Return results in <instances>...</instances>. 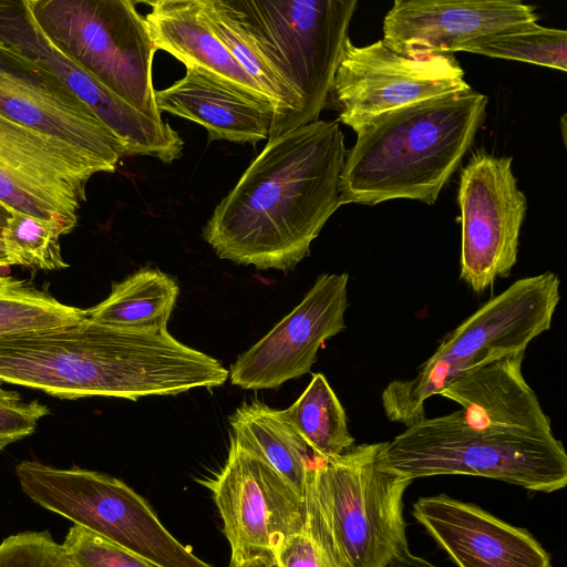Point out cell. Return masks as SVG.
Here are the masks:
<instances>
[{"label": "cell", "mask_w": 567, "mask_h": 567, "mask_svg": "<svg viewBox=\"0 0 567 567\" xmlns=\"http://www.w3.org/2000/svg\"><path fill=\"white\" fill-rule=\"evenodd\" d=\"M85 309L60 302L50 293L0 274V336L78 322Z\"/></svg>", "instance_id": "obj_25"}, {"label": "cell", "mask_w": 567, "mask_h": 567, "mask_svg": "<svg viewBox=\"0 0 567 567\" xmlns=\"http://www.w3.org/2000/svg\"><path fill=\"white\" fill-rule=\"evenodd\" d=\"M460 279L475 293L507 277L517 261L527 199L512 171V157L484 151L462 168Z\"/></svg>", "instance_id": "obj_12"}, {"label": "cell", "mask_w": 567, "mask_h": 567, "mask_svg": "<svg viewBox=\"0 0 567 567\" xmlns=\"http://www.w3.org/2000/svg\"><path fill=\"white\" fill-rule=\"evenodd\" d=\"M179 292L176 280L156 269L141 268L113 282L110 295L86 309L101 324L131 330H164Z\"/></svg>", "instance_id": "obj_23"}, {"label": "cell", "mask_w": 567, "mask_h": 567, "mask_svg": "<svg viewBox=\"0 0 567 567\" xmlns=\"http://www.w3.org/2000/svg\"><path fill=\"white\" fill-rule=\"evenodd\" d=\"M62 546L72 567H157L78 525L69 529Z\"/></svg>", "instance_id": "obj_28"}, {"label": "cell", "mask_w": 567, "mask_h": 567, "mask_svg": "<svg viewBox=\"0 0 567 567\" xmlns=\"http://www.w3.org/2000/svg\"><path fill=\"white\" fill-rule=\"evenodd\" d=\"M412 514L458 567H553L529 532L476 505L440 494L419 498Z\"/></svg>", "instance_id": "obj_18"}, {"label": "cell", "mask_w": 567, "mask_h": 567, "mask_svg": "<svg viewBox=\"0 0 567 567\" xmlns=\"http://www.w3.org/2000/svg\"><path fill=\"white\" fill-rule=\"evenodd\" d=\"M488 97L472 87L386 112L357 132L340 174L343 204H435L482 125Z\"/></svg>", "instance_id": "obj_3"}, {"label": "cell", "mask_w": 567, "mask_h": 567, "mask_svg": "<svg viewBox=\"0 0 567 567\" xmlns=\"http://www.w3.org/2000/svg\"><path fill=\"white\" fill-rule=\"evenodd\" d=\"M45 37L135 109L163 121L152 78L156 52L144 17L130 0H27Z\"/></svg>", "instance_id": "obj_7"}, {"label": "cell", "mask_w": 567, "mask_h": 567, "mask_svg": "<svg viewBox=\"0 0 567 567\" xmlns=\"http://www.w3.org/2000/svg\"><path fill=\"white\" fill-rule=\"evenodd\" d=\"M0 567H72L49 532H22L0 543Z\"/></svg>", "instance_id": "obj_29"}, {"label": "cell", "mask_w": 567, "mask_h": 567, "mask_svg": "<svg viewBox=\"0 0 567 567\" xmlns=\"http://www.w3.org/2000/svg\"><path fill=\"white\" fill-rule=\"evenodd\" d=\"M384 442L316 460L305 489V530L328 567H386L408 546L403 495L412 481L383 462Z\"/></svg>", "instance_id": "obj_4"}, {"label": "cell", "mask_w": 567, "mask_h": 567, "mask_svg": "<svg viewBox=\"0 0 567 567\" xmlns=\"http://www.w3.org/2000/svg\"><path fill=\"white\" fill-rule=\"evenodd\" d=\"M69 231L60 224L20 212H11L1 233L10 266L31 269L61 270L68 268L61 252L60 237Z\"/></svg>", "instance_id": "obj_27"}, {"label": "cell", "mask_w": 567, "mask_h": 567, "mask_svg": "<svg viewBox=\"0 0 567 567\" xmlns=\"http://www.w3.org/2000/svg\"><path fill=\"white\" fill-rule=\"evenodd\" d=\"M9 260L4 250L3 241L0 237V268L2 267H9Z\"/></svg>", "instance_id": "obj_35"}, {"label": "cell", "mask_w": 567, "mask_h": 567, "mask_svg": "<svg viewBox=\"0 0 567 567\" xmlns=\"http://www.w3.org/2000/svg\"><path fill=\"white\" fill-rule=\"evenodd\" d=\"M227 378L217 359L182 343L167 329H121L86 317L0 336V381L59 399L136 401L217 388Z\"/></svg>", "instance_id": "obj_2"}, {"label": "cell", "mask_w": 567, "mask_h": 567, "mask_svg": "<svg viewBox=\"0 0 567 567\" xmlns=\"http://www.w3.org/2000/svg\"><path fill=\"white\" fill-rule=\"evenodd\" d=\"M346 155L338 121L318 120L268 140L215 207L203 238L238 265L293 268L341 206Z\"/></svg>", "instance_id": "obj_1"}, {"label": "cell", "mask_w": 567, "mask_h": 567, "mask_svg": "<svg viewBox=\"0 0 567 567\" xmlns=\"http://www.w3.org/2000/svg\"><path fill=\"white\" fill-rule=\"evenodd\" d=\"M349 275L321 274L301 302L230 365L231 384L276 389L310 372L326 340L346 328Z\"/></svg>", "instance_id": "obj_16"}, {"label": "cell", "mask_w": 567, "mask_h": 567, "mask_svg": "<svg viewBox=\"0 0 567 567\" xmlns=\"http://www.w3.org/2000/svg\"><path fill=\"white\" fill-rule=\"evenodd\" d=\"M551 271L520 278L465 319L408 380L390 382L381 393L386 417L406 427L425 419L424 403L455 379L517 352L550 329L560 300Z\"/></svg>", "instance_id": "obj_6"}, {"label": "cell", "mask_w": 567, "mask_h": 567, "mask_svg": "<svg viewBox=\"0 0 567 567\" xmlns=\"http://www.w3.org/2000/svg\"><path fill=\"white\" fill-rule=\"evenodd\" d=\"M198 4L209 28L271 102L275 115L268 140L299 127L301 97L265 56L225 1L198 0Z\"/></svg>", "instance_id": "obj_21"}, {"label": "cell", "mask_w": 567, "mask_h": 567, "mask_svg": "<svg viewBox=\"0 0 567 567\" xmlns=\"http://www.w3.org/2000/svg\"><path fill=\"white\" fill-rule=\"evenodd\" d=\"M0 112L55 136L112 172L125 150L94 112L47 68L0 37Z\"/></svg>", "instance_id": "obj_15"}, {"label": "cell", "mask_w": 567, "mask_h": 567, "mask_svg": "<svg viewBox=\"0 0 567 567\" xmlns=\"http://www.w3.org/2000/svg\"><path fill=\"white\" fill-rule=\"evenodd\" d=\"M302 101L299 125L328 103L357 0H224Z\"/></svg>", "instance_id": "obj_9"}, {"label": "cell", "mask_w": 567, "mask_h": 567, "mask_svg": "<svg viewBox=\"0 0 567 567\" xmlns=\"http://www.w3.org/2000/svg\"><path fill=\"white\" fill-rule=\"evenodd\" d=\"M200 483L212 491L231 561L274 556L288 536L305 529L303 497L231 435L225 465Z\"/></svg>", "instance_id": "obj_13"}, {"label": "cell", "mask_w": 567, "mask_h": 567, "mask_svg": "<svg viewBox=\"0 0 567 567\" xmlns=\"http://www.w3.org/2000/svg\"><path fill=\"white\" fill-rule=\"evenodd\" d=\"M518 0H396L383 20V41L410 58L460 52L468 42L535 23Z\"/></svg>", "instance_id": "obj_17"}, {"label": "cell", "mask_w": 567, "mask_h": 567, "mask_svg": "<svg viewBox=\"0 0 567 567\" xmlns=\"http://www.w3.org/2000/svg\"><path fill=\"white\" fill-rule=\"evenodd\" d=\"M155 100L159 112L205 127L209 142L268 140L275 115L269 101L254 99L192 66L171 86L155 91Z\"/></svg>", "instance_id": "obj_19"}, {"label": "cell", "mask_w": 567, "mask_h": 567, "mask_svg": "<svg viewBox=\"0 0 567 567\" xmlns=\"http://www.w3.org/2000/svg\"><path fill=\"white\" fill-rule=\"evenodd\" d=\"M382 457L410 481L473 475L544 493L567 484V455L554 434L494 425L462 409L408 426L384 442Z\"/></svg>", "instance_id": "obj_5"}, {"label": "cell", "mask_w": 567, "mask_h": 567, "mask_svg": "<svg viewBox=\"0 0 567 567\" xmlns=\"http://www.w3.org/2000/svg\"><path fill=\"white\" fill-rule=\"evenodd\" d=\"M461 51L567 71V32L537 22L475 39Z\"/></svg>", "instance_id": "obj_26"}, {"label": "cell", "mask_w": 567, "mask_h": 567, "mask_svg": "<svg viewBox=\"0 0 567 567\" xmlns=\"http://www.w3.org/2000/svg\"><path fill=\"white\" fill-rule=\"evenodd\" d=\"M228 420L231 436L265 460L303 497L317 457L281 410L254 400L244 402Z\"/></svg>", "instance_id": "obj_22"}, {"label": "cell", "mask_w": 567, "mask_h": 567, "mask_svg": "<svg viewBox=\"0 0 567 567\" xmlns=\"http://www.w3.org/2000/svg\"><path fill=\"white\" fill-rule=\"evenodd\" d=\"M0 37L56 75L121 141L125 156H150L166 164L182 156L178 133L164 120L135 109L60 51L35 23L27 0H0Z\"/></svg>", "instance_id": "obj_14"}, {"label": "cell", "mask_w": 567, "mask_h": 567, "mask_svg": "<svg viewBox=\"0 0 567 567\" xmlns=\"http://www.w3.org/2000/svg\"><path fill=\"white\" fill-rule=\"evenodd\" d=\"M0 381V451L34 433L49 408L37 400L27 402L19 392L7 390Z\"/></svg>", "instance_id": "obj_30"}, {"label": "cell", "mask_w": 567, "mask_h": 567, "mask_svg": "<svg viewBox=\"0 0 567 567\" xmlns=\"http://www.w3.org/2000/svg\"><path fill=\"white\" fill-rule=\"evenodd\" d=\"M277 567H328L312 538L301 530L288 536L275 550Z\"/></svg>", "instance_id": "obj_31"}, {"label": "cell", "mask_w": 567, "mask_h": 567, "mask_svg": "<svg viewBox=\"0 0 567 567\" xmlns=\"http://www.w3.org/2000/svg\"><path fill=\"white\" fill-rule=\"evenodd\" d=\"M228 567H277L274 556H262L252 559L231 561Z\"/></svg>", "instance_id": "obj_33"}, {"label": "cell", "mask_w": 567, "mask_h": 567, "mask_svg": "<svg viewBox=\"0 0 567 567\" xmlns=\"http://www.w3.org/2000/svg\"><path fill=\"white\" fill-rule=\"evenodd\" d=\"M147 4L151 10L144 20L156 51L163 50L186 68H196L254 99L269 101L209 28L198 0H155Z\"/></svg>", "instance_id": "obj_20"}, {"label": "cell", "mask_w": 567, "mask_h": 567, "mask_svg": "<svg viewBox=\"0 0 567 567\" xmlns=\"http://www.w3.org/2000/svg\"><path fill=\"white\" fill-rule=\"evenodd\" d=\"M386 567H436L429 560L412 554L409 546L400 549Z\"/></svg>", "instance_id": "obj_32"}, {"label": "cell", "mask_w": 567, "mask_h": 567, "mask_svg": "<svg viewBox=\"0 0 567 567\" xmlns=\"http://www.w3.org/2000/svg\"><path fill=\"white\" fill-rule=\"evenodd\" d=\"M110 167L66 142L0 112V202L12 212L58 223L69 234L86 184Z\"/></svg>", "instance_id": "obj_10"}, {"label": "cell", "mask_w": 567, "mask_h": 567, "mask_svg": "<svg viewBox=\"0 0 567 567\" xmlns=\"http://www.w3.org/2000/svg\"><path fill=\"white\" fill-rule=\"evenodd\" d=\"M16 474L23 493L39 506L157 567H212L182 545L147 502L116 477L38 461L21 462Z\"/></svg>", "instance_id": "obj_8"}, {"label": "cell", "mask_w": 567, "mask_h": 567, "mask_svg": "<svg viewBox=\"0 0 567 567\" xmlns=\"http://www.w3.org/2000/svg\"><path fill=\"white\" fill-rule=\"evenodd\" d=\"M470 87L454 54L410 58L382 39L357 47L348 38L329 99L357 133L386 112Z\"/></svg>", "instance_id": "obj_11"}, {"label": "cell", "mask_w": 567, "mask_h": 567, "mask_svg": "<svg viewBox=\"0 0 567 567\" xmlns=\"http://www.w3.org/2000/svg\"><path fill=\"white\" fill-rule=\"evenodd\" d=\"M281 413L318 458L339 456L354 445L346 411L322 373L312 374L305 391Z\"/></svg>", "instance_id": "obj_24"}, {"label": "cell", "mask_w": 567, "mask_h": 567, "mask_svg": "<svg viewBox=\"0 0 567 567\" xmlns=\"http://www.w3.org/2000/svg\"><path fill=\"white\" fill-rule=\"evenodd\" d=\"M11 209L0 202V237L11 215Z\"/></svg>", "instance_id": "obj_34"}]
</instances>
